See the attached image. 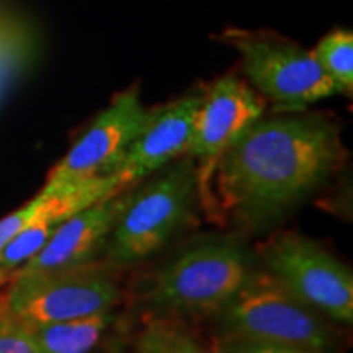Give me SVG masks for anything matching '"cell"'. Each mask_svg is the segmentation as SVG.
<instances>
[{
    "label": "cell",
    "mask_w": 353,
    "mask_h": 353,
    "mask_svg": "<svg viewBox=\"0 0 353 353\" xmlns=\"http://www.w3.org/2000/svg\"><path fill=\"white\" fill-rule=\"evenodd\" d=\"M41 204H43V196L38 192L34 199H30L22 206H18L10 214L0 218V253L4 252L8 241L12 240L14 236L28 224V220L38 212Z\"/></svg>",
    "instance_id": "19"
},
{
    "label": "cell",
    "mask_w": 353,
    "mask_h": 353,
    "mask_svg": "<svg viewBox=\"0 0 353 353\" xmlns=\"http://www.w3.org/2000/svg\"><path fill=\"white\" fill-rule=\"evenodd\" d=\"M148 114L150 110L141 104L138 85L118 92L94 116L63 159L51 167L39 194L57 196L110 175L139 134Z\"/></svg>",
    "instance_id": "8"
},
{
    "label": "cell",
    "mask_w": 353,
    "mask_h": 353,
    "mask_svg": "<svg viewBox=\"0 0 353 353\" xmlns=\"http://www.w3.org/2000/svg\"><path fill=\"white\" fill-rule=\"evenodd\" d=\"M134 353H214L183 320L150 316L134 341Z\"/></svg>",
    "instance_id": "14"
},
{
    "label": "cell",
    "mask_w": 353,
    "mask_h": 353,
    "mask_svg": "<svg viewBox=\"0 0 353 353\" xmlns=\"http://www.w3.org/2000/svg\"><path fill=\"white\" fill-rule=\"evenodd\" d=\"M128 190L102 199L65 218L38 255L14 277H41L97 263L104 255L114 224L126 204Z\"/></svg>",
    "instance_id": "11"
},
{
    "label": "cell",
    "mask_w": 353,
    "mask_h": 353,
    "mask_svg": "<svg viewBox=\"0 0 353 353\" xmlns=\"http://www.w3.org/2000/svg\"><path fill=\"white\" fill-rule=\"evenodd\" d=\"M265 112V101L240 77L216 79L202 92V101L190 136L187 157L196 165L199 196L206 201L212 169L222 153L257 122Z\"/></svg>",
    "instance_id": "9"
},
{
    "label": "cell",
    "mask_w": 353,
    "mask_h": 353,
    "mask_svg": "<svg viewBox=\"0 0 353 353\" xmlns=\"http://www.w3.org/2000/svg\"><path fill=\"white\" fill-rule=\"evenodd\" d=\"M210 347L214 350V353H316L299 345L243 340V338H230V336H218Z\"/></svg>",
    "instance_id": "18"
},
{
    "label": "cell",
    "mask_w": 353,
    "mask_h": 353,
    "mask_svg": "<svg viewBox=\"0 0 353 353\" xmlns=\"http://www.w3.org/2000/svg\"><path fill=\"white\" fill-rule=\"evenodd\" d=\"M322 71L332 79L340 94L353 90V34L350 30H336L320 39L312 51Z\"/></svg>",
    "instance_id": "15"
},
{
    "label": "cell",
    "mask_w": 353,
    "mask_h": 353,
    "mask_svg": "<svg viewBox=\"0 0 353 353\" xmlns=\"http://www.w3.org/2000/svg\"><path fill=\"white\" fill-rule=\"evenodd\" d=\"M257 255L279 283L318 314L340 324L353 322V275L318 241L296 232H277Z\"/></svg>",
    "instance_id": "6"
},
{
    "label": "cell",
    "mask_w": 353,
    "mask_h": 353,
    "mask_svg": "<svg viewBox=\"0 0 353 353\" xmlns=\"http://www.w3.org/2000/svg\"><path fill=\"white\" fill-rule=\"evenodd\" d=\"M220 39L241 55L252 88L283 114L304 112L322 99L340 94L312 51L273 32L226 30Z\"/></svg>",
    "instance_id": "5"
},
{
    "label": "cell",
    "mask_w": 353,
    "mask_h": 353,
    "mask_svg": "<svg viewBox=\"0 0 353 353\" xmlns=\"http://www.w3.org/2000/svg\"><path fill=\"white\" fill-rule=\"evenodd\" d=\"M201 101L202 94L190 92L150 110L126 155L110 173L116 189L124 192L136 187L187 153Z\"/></svg>",
    "instance_id": "10"
},
{
    "label": "cell",
    "mask_w": 353,
    "mask_h": 353,
    "mask_svg": "<svg viewBox=\"0 0 353 353\" xmlns=\"http://www.w3.org/2000/svg\"><path fill=\"white\" fill-rule=\"evenodd\" d=\"M114 324V312L73 318L65 322H53L34 326L32 334L39 353H90Z\"/></svg>",
    "instance_id": "13"
},
{
    "label": "cell",
    "mask_w": 353,
    "mask_h": 353,
    "mask_svg": "<svg viewBox=\"0 0 353 353\" xmlns=\"http://www.w3.org/2000/svg\"><path fill=\"white\" fill-rule=\"evenodd\" d=\"M196 199V165L187 155L161 175L132 187L104 250L108 267H132L163 250L192 222Z\"/></svg>",
    "instance_id": "2"
},
{
    "label": "cell",
    "mask_w": 353,
    "mask_h": 353,
    "mask_svg": "<svg viewBox=\"0 0 353 353\" xmlns=\"http://www.w3.org/2000/svg\"><path fill=\"white\" fill-rule=\"evenodd\" d=\"M30 53V36L14 20L0 18V87L14 75Z\"/></svg>",
    "instance_id": "16"
},
{
    "label": "cell",
    "mask_w": 353,
    "mask_h": 353,
    "mask_svg": "<svg viewBox=\"0 0 353 353\" xmlns=\"http://www.w3.org/2000/svg\"><path fill=\"white\" fill-rule=\"evenodd\" d=\"M0 353H39L32 328L0 304Z\"/></svg>",
    "instance_id": "17"
},
{
    "label": "cell",
    "mask_w": 353,
    "mask_h": 353,
    "mask_svg": "<svg viewBox=\"0 0 353 353\" xmlns=\"http://www.w3.org/2000/svg\"><path fill=\"white\" fill-rule=\"evenodd\" d=\"M112 176H102L92 183H87L79 189L69 190L65 194L57 196H43V204L39 210L32 216L8 245L0 253V287H6L14 275L24 267L30 259H34L38 252L50 240L51 234L57 230V226L65 218L83 210L85 206H90L94 202L102 201L118 194Z\"/></svg>",
    "instance_id": "12"
},
{
    "label": "cell",
    "mask_w": 353,
    "mask_h": 353,
    "mask_svg": "<svg viewBox=\"0 0 353 353\" xmlns=\"http://www.w3.org/2000/svg\"><path fill=\"white\" fill-rule=\"evenodd\" d=\"M252 271L250 255L238 241H202L153 275L145 303L157 318H212Z\"/></svg>",
    "instance_id": "3"
},
{
    "label": "cell",
    "mask_w": 353,
    "mask_h": 353,
    "mask_svg": "<svg viewBox=\"0 0 353 353\" xmlns=\"http://www.w3.org/2000/svg\"><path fill=\"white\" fill-rule=\"evenodd\" d=\"M220 336L299 345L316 353L338 352V334L269 271L253 269L241 289L214 316Z\"/></svg>",
    "instance_id": "4"
},
{
    "label": "cell",
    "mask_w": 353,
    "mask_h": 353,
    "mask_svg": "<svg viewBox=\"0 0 353 353\" xmlns=\"http://www.w3.org/2000/svg\"><path fill=\"white\" fill-rule=\"evenodd\" d=\"M340 128L324 114L259 118L212 169L208 210L259 230L287 214L343 163Z\"/></svg>",
    "instance_id": "1"
},
{
    "label": "cell",
    "mask_w": 353,
    "mask_h": 353,
    "mask_svg": "<svg viewBox=\"0 0 353 353\" xmlns=\"http://www.w3.org/2000/svg\"><path fill=\"white\" fill-rule=\"evenodd\" d=\"M120 296V287L110 269L94 263L41 277H14L0 296V304L26 326L34 328L110 312L118 306Z\"/></svg>",
    "instance_id": "7"
}]
</instances>
